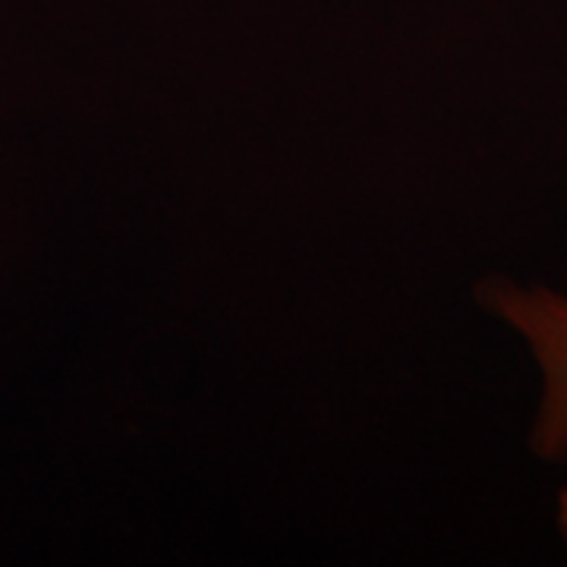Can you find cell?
<instances>
[{
  "label": "cell",
  "instance_id": "obj_2",
  "mask_svg": "<svg viewBox=\"0 0 567 567\" xmlns=\"http://www.w3.org/2000/svg\"><path fill=\"white\" fill-rule=\"evenodd\" d=\"M558 529L567 543V488H561V495H558Z\"/></svg>",
  "mask_w": 567,
  "mask_h": 567
},
{
  "label": "cell",
  "instance_id": "obj_1",
  "mask_svg": "<svg viewBox=\"0 0 567 567\" xmlns=\"http://www.w3.org/2000/svg\"><path fill=\"white\" fill-rule=\"evenodd\" d=\"M480 303L507 322L527 341L543 372L539 413L529 432V445L543 461H567V297L533 284L488 278L480 284Z\"/></svg>",
  "mask_w": 567,
  "mask_h": 567
}]
</instances>
